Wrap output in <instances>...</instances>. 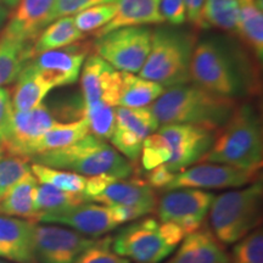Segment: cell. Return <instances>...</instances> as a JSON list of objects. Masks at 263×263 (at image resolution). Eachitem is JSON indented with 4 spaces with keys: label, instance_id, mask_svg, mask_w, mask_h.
<instances>
[{
    "label": "cell",
    "instance_id": "cell-1",
    "mask_svg": "<svg viewBox=\"0 0 263 263\" xmlns=\"http://www.w3.org/2000/svg\"><path fill=\"white\" fill-rule=\"evenodd\" d=\"M238 106L236 99L222 97L196 84H178L166 88L151 104L159 124L184 123L218 130Z\"/></svg>",
    "mask_w": 263,
    "mask_h": 263
},
{
    "label": "cell",
    "instance_id": "cell-2",
    "mask_svg": "<svg viewBox=\"0 0 263 263\" xmlns=\"http://www.w3.org/2000/svg\"><path fill=\"white\" fill-rule=\"evenodd\" d=\"M263 161L262 127L251 105H238L229 120L216 132L211 149L201 162L221 163L258 174Z\"/></svg>",
    "mask_w": 263,
    "mask_h": 263
},
{
    "label": "cell",
    "instance_id": "cell-3",
    "mask_svg": "<svg viewBox=\"0 0 263 263\" xmlns=\"http://www.w3.org/2000/svg\"><path fill=\"white\" fill-rule=\"evenodd\" d=\"M33 163L65 170L84 177L111 176L117 179L130 178L134 167L106 140L88 134L81 140L61 149L45 151L32 156Z\"/></svg>",
    "mask_w": 263,
    "mask_h": 263
},
{
    "label": "cell",
    "instance_id": "cell-4",
    "mask_svg": "<svg viewBox=\"0 0 263 263\" xmlns=\"http://www.w3.org/2000/svg\"><path fill=\"white\" fill-rule=\"evenodd\" d=\"M261 179L215 196L209 211L210 230L222 245H233L262 221Z\"/></svg>",
    "mask_w": 263,
    "mask_h": 263
},
{
    "label": "cell",
    "instance_id": "cell-5",
    "mask_svg": "<svg viewBox=\"0 0 263 263\" xmlns=\"http://www.w3.org/2000/svg\"><path fill=\"white\" fill-rule=\"evenodd\" d=\"M196 37L192 32L162 27L153 31L151 48L139 77L164 88L189 83V68Z\"/></svg>",
    "mask_w": 263,
    "mask_h": 263
},
{
    "label": "cell",
    "instance_id": "cell-6",
    "mask_svg": "<svg viewBox=\"0 0 263 263\" xmlns=\"http://www.w3.org/2000/svg\"><path fill=\"white\" fill-rule=\"evenodd\" d=\"M183 230L172 222L145 218L124 227L112 238L117 255L136 263H161L178 248Z\"/></svg>",
    "mask_w": 263,
    "mask_h": 263
},
{
    "label": "cell",
    "instance_id": "cell-7",
    "mask_svg": "<svg viewBox=\"0 0 263 263\" xmlns=\"http://www.w3.org/2000/svg\"><path fill=\"white\" fill-rule=\"evenodd\" d=\"M190 81L211 93L236 99L245 93V78L235 59L219 42L206 39L194 48Z\"/></svg>",
    "mask_w": 263,
    "mask_h": 263
},
{
    "label": "cell",
    "instance_id": "cell-8",
    "mask_svg": "<svg viewBox=\"0 0 263 263\" xmlns=\"http://www.w3.org/2000/svg\"><path fill=\"white\" fill-rule=\"evenodd\" d=\"M153 29L145 26H132L115 29L95 39L97 55L117 71L139 72L149 55Z\"/></svg>",
    "mask_w": 263,
    "mask_h": 263
},
{
    "label": "cell",
    "instance_id": "cell-9",
    "mask_svg": "<svg viewBox=\"0 0 263 263\" xmlns=\"http://www.w3.org/2000/svg\"><path fill=\"white\" fill-rule=\"evenodd\" d=\"M215 194L201 189L182 188L168 190L157 200L155 212L161 222H172L184 235L201 228Z\"/></svg>",
    "mask_w": 263,
    "mask_h": 263
},
{
    "label": "cell",
    "instance_id": "cell-10",
    "mask_svg": "<svg viewBox=\"0 0 263 263\" xmlns=\"http://www.w3.org/2000/svg\"><path fill=\"white\" fill-rule=\"evenodd\" d=\"M157 132L166 140L171 150V159L164 166L172 173H178L197 162L211 149L216 130L194 124H162Z\"/></svg>",
    "mask_w": 263,
    "mask_h": 263
},
{
    "label": "cell",
    "instance_id": "cell-11",
    "mask_svg": "<svg viewBox=\"0 0 263 263\" xmlns=\"http://www.w3.org/2000/svg\"><path fill=\"white\" fill-rule=\"evenodd\" d=\"M159 122L150 107H116V124L111 143L121 155L136 162L141 155L143 143L157 130Z\"/></svg>",
    "mask_w": 263,
    "mask_h": 263
},
{
    "label": "cell",
    "instance_id": "cell-12",
    "mask_svg": "<svg viewBox=\"0 0 263 263\" xmlns=\"http://www.w3.org/2000/svg\"><path fill=\"white\" fill-rule=\"evenodd\" d=\"M258 179V174L221 163L201 162L174 174L164 192L182 188L230 189L242 188Z\"/></svg>",
    "mask_w": 263,
    "mask_h": 263
},
{
    "label": "cell",
    "instance_id": "cell-13",
    "mask_svg": "<svg viewBox=\"0 0 263 263\" xmlns=\"http://www.w3.org/2000/svg\"><path fill=\"white\" fill-rule=\"evenodd\" d=\"M97 239L59 226H34V252L37 263H73Z\"/></svg>",
    "mask_w": 263,
    "mask_h": 263
},
{
    "label": "cell",
    "instance_id": "cell-14",
    "mask_svg": "<svg viewBox=\"0 0 263 263\" xmlns=\"http://www.w3.org/2000/svg\"><path fill=\"white\" fill-rule=\"evenodd\" d=\"M38 222L70 227L82 235L93 238L107 234L120 226L110 207L85 202L43 213L35 218V223Z\"/></svg>",
    "mask_w": 263,
    "mask_h": 263
},
{
    "label": "cell",
    "instance_id": "cell-15",
    "mask_svg": "<svg viewBox=\"0 0 263 263\" xmlns=\"http://www.w3.org/2000/svg\"><path fill=\"white\" fill-rule=\"evenodd\" d=\"M87 45L81 43L49 50L29 59L28 64L51 84L52 88L73 84L80 78L88 57Z\"/></svg>",
    "mask_w": 263,
    "mask_h": 263
},
{
    "label": "cell",
    "instance_id": "cell-16",
    "mask_svg": "<svg viewBox=\"0 0 263 263\" xmlns=\"http://www.w3.org/2000/svg\"><path fill=\"white\" fill-rule=\"evenodd\" d=\"M81 74L84 105L103 101L117 106L121 83V71H117L99 55H89L83 64Z\"/></svg>",
    "mask_w": 263,
    "mask_h": 263
},
{
    "label": "cell",
    "instance_id": "cell-17",
    "mask_svg": "<svg viewBox=\"0 0 263 263\" xmlns=\"http://www.w3.org/2000/svg\"><path fill=\"white\" fill-rule=\"evenodd\" d=\"M58 123L54 115L44 104L26 112L14 111L10 136L0 147L8 156L24 157L26 147Z\"/></svg>",
    "mask_w": 263,
    "mask_h": 263
},
{
    "label": "cell",
    "instance_id": "cell-18",
    "mask_svg": "<svg viewBox=\"0 0 263 263\" xmlns=\"http://www.w3.org/2000/svg\"><path fill=\"white\" fill-rule=\"evenodd\" d=\"M35 222L0 215V257L15 263H37Z\"/></svg>",
    "mask_w": 263,
    "mask_h": 263
},
{
    "label": "cell",
    "instance_id": "cell-19",
    "mask_svg": "<svg viewBox=\"0 0 263 263\" xmlns=\"http://www.w3.org/2000/svg\"><path fill=\"white\" fill-rule=\"evenodd\" d=\"M90 201L104 206H133L155 212L157 196L145 180L138 176L127 179H115L100 194L91 197Z\"/></svg>",
    "mask_w": 263,
    "mask_h": 263
},
{
    "label": "cell",
    "instance_id": "cell-20",
    "mask_svg": "<svg viewBox=\"0 0 263 263\" xmlns=\"http://www.w3.org/2000/svg\"><path fill=\"white\" fill-rule=\"evenodd\" d=\"M52 4L54 0H20L2 34L33 43L48 26Z\"/></svg>",
    "mask_w": 263,
    "mask_h": 263
},
{
    "label": "cell",
    "instance_id": "cell-21",
    "mask_svg": "<svg viewBox=\"0 0 263 263\" xmlns=\"http://www.w3.org/2000/svg\"><path fill=\"white\" fill-rule=\"evenodd\" d=\"M223 245L209 228L184 236L176 252L164 263H229Z\"/></svg>",
    "mask_w": 263,
    "mask_h": 263
},
{
    "label": "cell",
    "instance_id": "cell-22",
    "mask_svg": "<svg viewBox=\"0 0 263 263\" xmlns=\"http://www.w3.org/2000/svg\"><path fill=\"white\" fill-rule=\"evenodd\" d=\"M160 2L161 0H118L115 17L106 26L94 32L95 38L118 28L163 24L164 18L160 9Z\"/></svg>",
    "mask_w": 263,
    "mask_h": 263
},
{
    "label": "cell",
    "instance_id": "cell-23",
    "mask_svg": "<svg viewBox=\"0 0 263 263\" xmlns=\"http://www.w3.org/2000/svg\"><path fill=\"white\" fill-rule=\"evenodd\" d=\"M89 133V124H88L85 117L65 123L59 122L51 129H49L47 133H44L38 139L32 141L26 147L24 157L29 160L37 154L68 146L76 143V141L81 140L82 138L88 136Z\"/></svg>",
    "mask_w": 263,
    "mask_h": 263
},
{
    "label": "cell",
    "instance_id": "cell-24",
    "mask_svg": "<svg viewBox=\"0 0 263 263\" xmlns=\"http://www.w3.org/2000/svg\"><path fill=\"white\" fill-rule=\"evenodd\" d=\"M51 89V84L45 81L27 61L16 78L12 93L10 91L14 111L26 112L38 107Z\"/></svg>",
    "mask_w": 263,
    "mask_h": 263
},
{
    "label": "cell",
    "instance_id": "cell-25",
    "mask_svg": "<svg viewBox=\"0 0 263 263\" xmlns=\"http://www.w3.org/2000/svg\"><path fill=\"white\" fill-rule=\"evenodd\" d=\"M38 180L28 173L0 199V215L35 221L34 197Z\"/></svg>",
    "mask_w": 263,
    "mask_h": 263
},
{
    "label": "cell",
    "instance_id": "cell-26",
    "mask_svg": "<svg viewBox=\"0 0 263 263\" xmlns=\"http://www.w3.org/2000/svg\"><path fill=\"white\" fill-rule=\"evenodd\" d=\"M263 0H239L236 32L258 60L263 58Z\"/></svg>",
    "mask_w": 263,
    "mask_h": 263
},
{
    "label": "cell",
    "instance_id": "cell-27",
    "mask_svg": "<svg viewBox=\"0 0 263 263\" xmlns=\"http://www.w3.org/2000/svg\"><path fill=\"white\" fill-rule=\"evenodd\" d=\"M84 37L85 34L77 28L72 16L60 17L44 27L33 42L32 58L37 57L42 52L68 47L83 41Z\"/></svg>",
    "mask_w": 263,
    "mask_h": 263
},
{
    "label": "cell",
    "instance_id": "cell-28",
    "mask_svg": "<svg viewBox=\"0 0 263 263\" xmlns=\"http://www.w3.org/2000/svg\"><path fill=\"white\" fill-rule=\"evenodd\" d=\"M164 90L166 88L156 82L121 71L117 106L146 107L156 101Z\"/></svg>",
    "mask_w": 263,
    "mask_h": 263
},
{
    "label": "cell",
    "instance_id": "cell-29",
    "mask_svg": "<svg viewBox=\"0 0 263 263\" xmlns=\"http://www.w3.org/2000/svg\"><path fill=\"white\" fill-rule=\"evenodd\" d=\"M32 45L33 43L0 34V88L16 81L32 59Z\"/></svg>",
    "mask_w": 263,
    "mask_h": 263
},
{
    "label": "cell",
    "instance_id": "cell-30",
    "mask_svg": "<svg viewBox=\"0 0 263 263\" xmlns=\"http://www.w3.org/2000/svg\"><path fill=\"white\" fill-rule=\"evenodd\" d=\"M239 18V0H205L200 10L197 27L236 31Z\"/></svg>",
    "mask_w": 263,
    "mask_h": 263
},
{
    "label": "cell",
    "instance_id": "cell-31",
    "mask_svg": "<svg viewBox=\"0 0 263 263\" xmlns=\"http://www.w3.org/2000/svg\"><path fill=\"white\" fill-rule=\"evenodd\" d=\"M85 201L87 200H85L83 193L65 192V190L58 189L55 186L48 185V184H38L34 197V209L37 213L35 218L43 213L57 211V210L78 205V203Z\"/></svg>",
    "mask_w": 263,
    "mask_h": 263
},
{
    "label": "cell",
    "instance_id": "cell-32",
    "mask_svg": "<svg viewBox=\"0 0 263 263\" xmlns=\"http://www.w3.org/2000/svg\"><path fill=\"white\" fill-rule=\"evenodd\" d=\"M31 171L33 176L37 178L38 183L48 184L65 192L83 193L85 184H87V177L70 172V171L51 168V167L33 162L31 164Z\"/></svg>",
    "mask_w": 263,
    "mask_h": 263
},
{
    "label": "cell",
    "instance_id": "cell-33",
    "mask_svg": "<svg viewBox=\"0 0 263 263\" xmlns=\"http://www.w3.org/2000/svg\"><path fill=\"white\" fill-rule=\"evenodd\" d=\"M84 117L94 137L103 140L111 139L116 124V107L103 101L84 105Z\"/></svg>",
    "mask_w": 263,
    "mask_h": 263
},
{
    "label": "cell",
    "instance_id": "cell-34",
    "mask_svg": "<svg viewBox=\"0 0 263 263\" xmlns=\"http://www.w3.org/2000/svg\"><path fill=\"white\" fill-rule=\"evenodd\" d=\"M117 12V3H106L90 6L73 16L74 24L82 33L98 31L115 17Z\"/></svg>",
    "mask_w": 263,
    "mask_h": 263
},
{
    "label": "cell",
    "instance_id": "cell-35",
    "mask_svg": "<svg viewBox=\"0 0 263 263\" xmlns=\"http://www.w3.org/2000/svg\"><path fill=\"white\" fill-rule=\"evenodd\" d=\"M229 261L232 263H263V232L261 226L235 242Z\"/></svg>",
    "mask_w": 263,
    "mask_h": 263
},
{
    "label": "cell",
    "instance_id": "cell-36",
    "mask_svg": "<svg viewBox=\"0 0 263 263\" xmlns=\"http://www.w3.org/2000/svg\"><path fill=\"white\" fill-rule=\"evenodd\" d=\"M28 161V159L18 156H8L0 160V199L16 183L32 172Z\"/></svg>",
    "mask_w": 263,
    "mask_h": 263
},
{
    "label": "cell",
    "instance_id": "cell-37",
    "mask_svg": "<svg viewBox=\"0 0 263 263\" xmlns=\"http://www.w3.org/2000/svg\"><path fill=\"white\" fill-rule=\"evenodd\" d=\"M141 164L146 171L164 164L171 159V150L159 132H154L144 140L141 149Z\"/></svg>",
    "mask_w": 263,
    "mask_h": 263
},
{
    "label": "cell",
    "instance_id": "cell-38",
    "mask_svg": "<svg viewBox=\"0 0 263 263\" xmlns=\"http://www.w3.org/2000/svg\"><path fill=\"white\" fill-rule=\"evenodd\" d=\"M73 263H132L129 259L117 255L112 250V238L97 239L91 246L84 250Z\"/></svg>",
    "mask_w": 263,
    "mask_h": 263
},
{
    "label": "cell",
    "instance_id": "cell-39",
    "mask_svg": "<svg viewBox=\"0 0 263 263\" xmlns=\"http://www.w3.org/2000/svg\"><path fill=\"white\" fill-rule=\"evenodd\" d=\"M117 2L118 0H54V4H52L51 11L48 17V25L60 17L78 14L82 10L90 8V6Z\"/></svg>",
    "mask_w": 263,
    "mask_h": 263
},
{
    "label": "cell",
    "instance_id": "cell-40",
    "mask_svg": "<svg viewBox=\"0 0 263 263\" xmlns=\"http://www.w3.org/2000/svg\"><path fill=\"white\" fill-rule=\"evenodd\" d=\"M14 107L11 94L8 88H0V145L4 144L10 136Z\"/></svg>",
    "mask_w": 263,
    "mask_h": 263
},
{
    "label": "cell",
    "instance_id": "cell-41",
    "mask_svg": "<svg viewBox=\"0 0 263 263\" xmlns=\"http://www.w3.org/2000/svg\"><path fill=\"white\" fill-rule=\"evenodd\" d=\"M160 9L164 21L173 26L183 25L185 22V6L184 0H161Z\"/></svg>",
    "mask_w": 263,
    "mask_h": 263
},
{
    "label": "cell",
    "instance_id": "cell-42",
    "mask_svg": "<svg viewBox=\"0 0 263 263\" xmlns=\"http://www.w3.org/2000/svg\"><path fill=\"white\" fill-rule=\"evenodd\" d=\"M174 174L171 171L167 168L164 164H160V166L155 167V168H151L147 171L145 182L149 184L153 189H160L164 190L167 188V185L172 182Z\"/></svg>",
    "mask_w": 263,
    "mask_h": 263
},
{
    "label": "cell",
    "instance_id": "cell-43",
    "mask_svg": "<svg viewBox=\"0 0 263 263\" xmlns=\"http://www.w3.org/2000/svg\"><path fill=\"white\" fill-rule=\"evenodd\" d=\"M111 211L114 213L115 219L118 222V224H124V223L133 222L138 218L149 215L146 210L140 209V207L133 206H111Z\"/></svg>",
    "mask_w": 263,
    "mask_h": 263
},
{
    "label": "cell",
    "instance_id": "cell-44",
    "mask_svg": "<svg viewBox=\"0 0 263 263\" xmlns=\"http://www.w3.org/2000/svg\"><path fill=\"white\" fill-rule=\"evenodd\" d=\"M205 0H184V6H185V16L189 22L193 25L197 24L199 20L200 10L202 8V4Z\"/></svg>",
    "mask_w": 263,
    "mask_h": 263
},
{
    "label": "cell",
    "instance_id": "cell-45",
    "mask_svg": "<svg viewBox=\"0 0 263 263\" xmlns=\"http://www.w3.org/2000/svg\"><path fill=\"white\" fill-rule=\"evenodd\" d=\"M10 16V10L4 6L3 4H0V27L5 24L6 20L9 18Z\"/></svg>",
    "mask_w": 263,
    "mask_h": 263
},
{
    "label": "cell",
    "instance_id": "cell-46",
    "mask_svg": "<svg viewBox=\"0 0 263 263\" xmlns=\"http://www.w3.org/2000/svg\"><path fill=\"white\" fill-rule=\"evenodd\" d=\"M20 0H0V4H3L4 6H6L9 10L15 9L17 6Z\"/></svg>",
    "mask_w": 263,
    "mask_h": 263
},
{
    "label": "cell",
    "instance_id": "cell-47",
    "mask_svg": "<svg viewBox=\"0 0 263 263\" xmlns=\"http://www.w3.org/2000/svg\"><path fill=\"white\" fill-rule=\"evenodd\" d=\"M3 157H4V153H3L2 147H0V160H2V159H3Z\"/></svg>",
    "mask_w": 263,
    "mask_h": 263
},
{
    "label": "cell",
    "instance_id": "cell-48",
    "mask_svg": "<svg viewBox=\"0 0 263 263\" xmlns=\"http://www.w3.org/2000/svg\"><path fill=\"white\" fill-rule=\"evenodd\" d=\"M0 263H8V262H5V261H2V259H0Z\"/></svg>",
    "mask_w": 263,
    "mask_h": 263
}]
</instances>
